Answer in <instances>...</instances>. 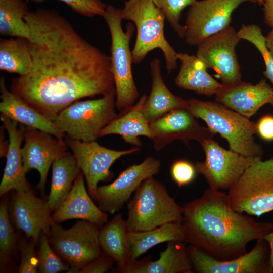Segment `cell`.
<instances>
[{"label": "cell", "instance_id": "6da1fadb", "mask_svg": "<svg viewBox=\"0 0 273 273\" xmlns=\"http://www.w3.org/2000/svg\"><path fill=\"white\" fill-rule=\"evenodd\" d=\"M24 20L32 65L28 74L12 79L11 92L53 122L81 99L115 94L110 56L57 11L38 9Z\"/></svg>", "mask_w": 273, "mask_h": 273}, {"label": "cell", "instance_id": "7a4b0ae2", "mask_svg": "<svg viewBox=\"0 0 273 273\" xmlns=\"http://www.w3.org/2000/svg\"><path fill=\"white\" fill-rule=\"evenodd\" d=\"M183 207L184 242L219 260L245 254L250 242L264 238L273 231V222H257L235 211L228 194L220 190L209 188Z\"/></svg>", "mask_w": 273, "mask_h": 273}, {"label": "cell", "instance_id": "3957f363", "mask_svg": "<svg viewBox=\"0 0 273 273\" xmlns=\"http://www.w3.org/2000/svg\"><path fill=\"white\" fill-rule=\"evenodd\" d=\"M188 109L228 142L230 150L247 157L262 159L263 150L255 141L256 123L218 102L191 98Z\"/></svg>", "mask_w": 273, "mask_h": 273}, {"label": "cell", "instance_id": "277c9868", "mask_svg": "<svg viewBox=\"0 0 273 273\" xmlns=\"http://www.w3.org/2000/svg\"><path fill=\"white\" fill-rule=\"evenodd\" d=\"M121 11L123 20L132 22L136 30L131 51L133 63L140 64L148 53L158 48L163 52L167 72L169 73L175 69L177 52L165 37V17L152 1L127 0Z\"/></svg>", "mask_w": 273, "mask_h": 273}, {"label": "cell", "instance_id": "5b68a950", "mask_svg": "<svg viewBox=\"0 0 273 273\" xmlns=\"http://www.w3.org/2000/svg\"><path fill=\"white\" fill-rule=\"evenodd\" d=\"M102 17L111 36L110 57L115 87V106L122 113L132 107L140 96L133 77V63L130 49L135 27L129 23L124 31L122 26L121 9L111 5H107Z\"/></svg>", "mask_w": 273, "mask_h": 273}, {"label": "cell", "instance_id": "8992f818", "mask_svg": "<svg viewBox=\"0 0 273 273\" xmlns=\"http://www.w3.org/2000/svg\"><path fill=\"white\" fill-rule=\"evenodd\" d=\"M126 223L129 231L150 230L164 224L181 222L183 207L153 176L145 179L127 204Z\"/></svg>", "mask_w": 273, "mask_h": 273}, {"label": "cell", "instance_id": "52a82bcc", "mask_svg": "<svg viewBox=\"0 0 273 273\" xmlns=\"http://www.w3.org/2000/svg\"><path fill=\"white\" fill-rule=\"evenodd\" d=\"M115 108V94L78 101L63 109L53 122L67 138L96 141L103 128L118 116Z\"/></svg>", "mask_w": 273, "mask_h": 273}, {"label": "cell", "instance_id": "ba28073f", "mask_svg": "<svg viewBox=\"0 0 273 273\" xmlns=\"http://www.w3.org/2000/svg\"><path fill=\"white\" fill-rule=\"evenodd\" d=\"M236 211L259 217L273 211V157L249 166L228 194Z\"/></svg>", "mask_w": 273, "mask_h": 273}, {"label": "cell", "instance_id": "9c48e42d", "mask_svg": "<svg viewBox=\"0 0 273 273\" xmlns=\"http://www.w3.org/2000/svg\"><path fill=\"white\" fill-rule=\"evenodd\" d=\"M99 233L96 224L80 220L67 230L53 222L48 237L55 252L71 266L67 272H79L102 253Z\"/></svg>", "mask_w": 273, "mask_h": 273}, {"label": "cell", "instance_id": "30bf717a", "mask_svg": "<svg viewBox=\"0 0 273 273\" xmlns=\"http://www.w3.org/2000/svg\"><path fill=\"white\" fill-rule=\"evenodd\" d=\"M201 145L205 159L196 162V171L204 177L209 188L215 190L229 189L249 166L262 159L245 157L230 149L226 150L213 138L204 141Z\"/></svg>", "mask_w": 273, "mask_h": 273}, {"label": "cell", "instance_id": "8fae6325", "mask_svg": "<svg viewBox=\"0 0 273 273\" xmlns=\"http://www.w3.org/2000/svg\"><path fill=\"white\" fill-rule=\"evenodd\" d=\"M247 2L256 3V0L196 1L190 7L184 25L186 43L197 46L230 26L233 12Z\"/></svg>", "mask_w": 273, "mask_h": 273}, {"label": "cell", "instance_id": "7c38bea8", "mask_svg": "<svg viewBox=\"0 0 273 273\" xmlns=\"http://www.w3.org/2000/svg\"><path fill=\"white\" fill-rule=\"evenodd\" d=\"M241 39L232 26L212 35L197 46L196 56L207 68L216 72V77L224 86L242 81V74L236 53Z\"/></svg>", "mask_w": 273, "mask_h": 273}, {"label": "cell", "instance_id": "4fadbf2b", "mask_svg": "<svg viewBox=\"0 0 273 273\" xmlns=\"http://www.w3.org/2000/svg\"><path fill=\"white\" fill-rule=\"evenodd\" d=\"M64 141L84 176L88 192L94 201L98 183L112 178L113 173L110 169L114 162L140 149L134 147L124 150H113L100 145L96 141L87 142L66 136Z\"/></svg>", "mask_w": 273, "mask_h": 273}, {"label": "cell", "instance_id": "5bb4252c", "mask_svg": "<svg viewBox=\"0 0 273 273\" xmlns=\"http://www.w3.org/2000/svg\"><path fill=\"white\" fill-rule=\"evenodd\" d=\"M187 250L193 272L197 273H272L270 248L264 239L256 240L249 252L229 260H219L200 248L189 245Z\"/></svg>", "mask_w": 273, "mask_h": 273}, {"label": "cell", "instance_id": "9a60e30c", "mask_svg": "<svg viewBox=\"0 0 273 273\" xmlns=\"http://www.w3.org/2000/svg\"><path fill=\"white\" fill-rule=\"evenodd\" d=\"M160 168L159 159L147 157L141 163L123 170L112 183L98 186L94 201L103 211L114 214L127 202L141 184L157 174Z\"/></svg>", "mask_w": 273, "mask_h": 273}, {"label": "cell", "instance_id": "2e32d148", "mask_svg": "<svg viewBox=\"0 0 273 273\" xmlns=\"http://www.w3.org/2000/svg\"><path fill=\"white\" fill-rule=\"evenodd\" d=\"M149 124L156 151L162 150L176 140L187 145L191 140L201 144L216 134L209 128L201 126L189 110L184 108L173 109Z\"/></svg>", "mask_w": 273, "mask_h": 273}, {"label": "cell", "instance_id": "e0dca14e", "mask_svg": "<svg viewBox=\"0 0 273 273\" xmlns=\"http://www.w3.org/2000/svg\"><path fill=\"white\" fill-rule=\"evenodd\" d=\"M8 210L13 224L24 232L27 238H32L38 242L42 232L49 235L54 222L47 199L37 197L31 190L13 191Z\"/></svg>", "mask_w": 273, "mask_h": 273}, {"label": "cell", "instance_id": "ac0fdd59", "mask_svg": "<svg viewBox=\"0 0 273 273\" xmlns=\"http://www.w3.org/2000/svg\"><path fill=\"white\" fill-rule=\"evenodd\" d=\"M24 141L21 148L24 171L26 173L32 169L37 170L40 174L37 188L43 194L50 166L56 159L68 153V147L64 140L27 126L25 128Z\"/></svg>", "mask_w": 273, "mask_h": 273}, {"label": "cell", "instance_id": "d6986e66", "mask_svg": "<svg viewBox=\"0 0 273 273\" xmlns=\"http://www.w3.org/2000/svg\"><path fill=\"white\" fill-rule=\"evenodd\" d=\"M216 100L250 119L263 105H273V87L265 79L256 84L242 81L222 86L216 94Z\"/></svg>", "mask_w": 273, "mask_h": 273}, {"label": "cell", "instance_id": "ffe728a7", "mask_svg": "<svg viewBox=\"0 0 273 273\" xmlns=\"http://www.w3.org/2000/svg\"><path fill=\"white\" fill-rule=\"evenodd\" d=\"M1 120L9 136L6 161L0 184L1 197L13 190L17 192L31 190L24 171L21 154V144L24 139V125L1 115Z\"/></svg>", "mask_w": 273, "mask_h": 273}, {"label": "cell", "instance_id": "44dd1931", "mask_svg": "<svg viewBox=\"0 0 273 273\" xmlns=\"http://www.w3.org/2000/svg\"><path fill=\"white\" fill-rule=\"evenodd\" d=\"M54 222L59 223L69 219H80L90 221L99 228L107 222L108 214L93 202L87 192L82 172L74 182L68 195L51 215Z\"/></svg>", "mask_w": 273, "mask_h": 273}, {"label": "cell", "instance_id": "7402d4cb", "mask_svg": "<svg viewBox=\"0 0 273 273\" xmlns=\"http://www.w3.org/2000/svg\"><path fill=\"white\" fill-rule=\"evenodd\" d=\"M120 273H192V263L185 243L182 241L167 242L159 258L152 261L150 256L136 259L127 264Z\"/></svg>", "mask_w": 273, "mask_h": 273}, {"label": "cell", "instance_id": "603a6c76", "mask_svg": "<svg viewBox=\"0 0 273 273\" xmlns=\"http://www.w3.org/2000/svg\"><path fill=\"white\" fill-rule=\"evenodd\" d=\"M0 92L1 114L19 124L49 133L61 140H64L65 135L57 128L53 121L7 89L3 77L0 79Z\"/></svg>", "mask_w": 273, "mask_h": 273}, {"label": "cell", "instance_id": "cb8c5ba5", "mask_svg": "<svg viewBox=\"0 0 273 273\" xmlns=\"http://www.w3.org/2000/svg\"><path fill=\"white\" fill-rule=\"evenodd\" d=\"M147 98L144 94L129 109L121 113L101 130L100 137L110 134H118L123 141L135 147L141 148L142 143L139 136L151 140L150 124L143 113V106Z\"/></svg>", "mask_w": 273, "mask_h": 273}, {"label": "cell", "instance_id": "d4e9b609", "mask_svg": "<svg viewBox=\"0 0 273 273\" xmlns=\"http://www.w3.org/2000/svg\"><path fill=\"white\" fill-rule=\"evenodd\" d=\"M150 66L151 88L143 108L144 114L149 123L173 109H188V100L173 94L165 84L161 74L159 59L154 58Z\"/></svg>", "mask_w": 273, "mask_h": 273}, {"label": "cell", "instance_id": "484cf974", "mask_svg": "<svg viewBox=\"0 0 273 273\" xmlns=\"http://www.w3.org/2000/svg\"><path fill=\"white\" fill-rule=\"evenodd\" d=\"M177 58L181 65L175 84L179 88L210 97L222 86L208 73L206 65L196 55L179 52Z\"/></svg>", "mask_w": 273, "mask_h": 273}, {"label": "cell", "instance_id": "4316f807", "mask_svg": "<svg viewBox=\"0 0 273 273\" xmlns=\"http://www.w3.org/2000/svg\"><path fill=\"white\" fill-rule=\"evenodd\" d=\"M121 213L115 215L99 229V240L102 252L112 257L119 272L127 264L129 256V233Z\"/></svg>", "mask_w": 273, "mask_h": 273}, {"label": "cell", "instance_id": "83f0119b", "mask_svg": "<svg viewBox=\"0 0 273 273\" xmlns=\"http://www.w3.org/2000/svg\"><path fill=\"white\" fill-rule=\"evenodd\" d=\"M52 166L51 188L47 198L51 212L55 211L63 202L81 172L73 155L69 152L56 159Z\"/></svg>", "mask_w": 273, "mask_h": 273}, {"label": "cell", "instance_id": "f1b7e54d", "mask_svg": "<svg viewBox=\"0 0 273 273\" xmlns=\"http://www.w3.org/2000/svg\"><path fill=\"white\" fill-rule=\"evenodd\" d=\"M128 238L129 256L127 264L159 244L184 240L183 228L179 222L167 223L148 231H130Z\"/></svg>", "mask_w": 273, "mask_h": 273}, {"label": "cell", "instance_id": "f546056e", "mask_svg": "<svg viewBox=\"0 0 273 273\" xmlns=\"http://www.w3.org/2000/svg\"><path fill=\"white\" fill-rule=\"evenodd\" d=\"M32 65L29 41L21 37L0 39V69L19 76L28 74Z\"/></svg>", "mask_w": 273, "mask_h": 273}, {"label": "cell", "instance_id": "4dcf8cb0", "mask_svg": "<svg viewBox=\"0 0 273 273\" xmlns=\"http://www.w3.org/2000/svg\"><path fill=\"white\" fill-rule=\"evenodd\" d=\"M29 12L24 0H0V35L28 39L29 28L24 18Z\"/></svg>", "mask_w": 273, "mask_h": 273}, {"label": "cell", "instance_id": "1f68e13d", "mask_svg": "<svg viewBox=\"0 0 273 273\" xmlns=\"http://www.w3.org/2000/svg\"><path fill=\"white\" fill-rule=\"evenodd\" d=\"M0 203V268L1 272L13 268V258L16 255L18 238L9 213L7 194L3 195Z\"/></svg>", "mask_w": 273, "mask_h": 273}, {"label": "cell", "instance_id": "d6a6232c", "mask_svg": "<svg viewBox=\"0 0 273 273\" xmlns=\"http://www.w3.org/2000/svg\"><path fill=\"white\" fill-rule=\"evenodd\" d=\"M38 271L40 273H58L70 269L66 263L54 250L47 235L42 232L37 244Z\"/></svg>", "mask_w": 273, "mask_h": 273}, {"label": "cell", "instance_id": "836d02e7", "mask_svg": "<svg viewBox=\"0 0 273 273\" xmlns=\"http://www.w3.org/2000/svg\"><path fill=\"white\" fill-rule=\"evenodd\" d=\"M241 39H244L253 44L259 51L265 65L263 74L270 80L273 86V57L265 43V37L263 36L260 27L255 24H242L237 31Z\"/></svg>", "mask_w": 273, "mask_h": 273}, {"label": "cell", "instance_id": "e575fe53", "mask_svg": "<svg viewBox=\"0 0 273 273\" xmlns=\"http://www.w3.org/2000/svg\"><path fill=\"white\" fill-rule=\"evenodd\" d=\"M163 12L166 19L178 36L184 38L185 27L180 23L183 10L197 0H152Z\"/></svg>", "mask_w": 273, "mask_h": 273}, {"label": "cell", "instance_id": "d590c367", "mask_svg": "<svg viewBox=\"0 0 273 273\" xmlns=\"http://www.w3.org/2000/svg\"><path fill=\"white\" fill-rule=\"evenodd\" d=\"M38 242L32 238L18 239V248L20 255L19 273L38 272V259L36 247Z\"/></svg>", "mask_w": 273, "mask_h": 273}, {"label": "cell", "instance_id": "8d00e7d4", "mask_svg": "<svg viewBox=\"0 0 273 273\" xmlns=\"http://www.w3.org/2000/svg\"><path fill=\"white\" fill-rule=\"evenodd\" d=\"M42 3L46 0H30ZM65 3L75 12L83 16L92 17L104 14L107 5L101 0H57Z\"/></svg>", "mask_w": 273, "mask_h": 273}, {"label": "cell", "instance_id": "74e56055", "mask_svg": "<svg viewBox=\"0 0 273 273\" xmlns=\"http://www.w3.org/2000/svg\"><path fill=\"white\" fill-rule=\"evenodd\" d=\"M197 173L195 165L186 160L175 161L170 168L171 176L179 187L192 183L195 179Z\"/></svg>", "mask_w": 273, "mask_h": 273}, {"label": "cell", "instance_id": "f35d334b", "mask_svg": "<svg viewBox=\"0 0 273 273\" xmlns=\"http://www.w3.org/2000/svg\"><path fill=\"white\" fill-rule=\"evenodd\" d=\"M115 260L110 256L102 252L97 258L82 268L79 273H105L113 266Z\"/></svg>", "mask_w": 273, "mask_h": 273}, {"label": "cell", "instance_id": "ab89813d", "mask_svg": "<svg viewBox=\"0 0 273 273\" xmlns=\"http://www.w3.org/2000/svg\"><path fill=\"white\" fill-rule=\"evenodd\" d=\"M257 133L263 140L273 141V116L262 117L256 123Z\"/></svg>", "mask_w": 273, "mask_h": 273}, {"label": "cell", "instance_id": "60d3db41", "mask_svg": "<svg viewBox=\"0 0 273 273\" xmlns=\"http://www.w3.org/2000/svg\"><path fill=\"white\" fill-rule=\"evenodd\" d=\"M263 5L264 22L273 29V0H267Z\"/></svg>", "mask_w": 273, "mask_h": 273}, {"label": "cell", "instance_id": "b9f144b4", "mask_svg": "<svg viewBox=\"0 0 273 273\" xmlns=\"http://www.w3.org/2000/svg\"><path fill=\"white\" fill-rule=\"evenodd\" d=\"M264 239L268 242L270 248L269 262L272 272L273 273V231L265 235Z\"/></svg>", "mask_w": 273, "mask_h": 273}, {"label": "cell", "instance_id": "7bdbcfd3", "mask_svg": "<svg viewBox=\"0 0 273 273\" xmlns=\"http://www.w3.org/2000/svg\"><path fill=\"white\" fill-rule=\"evenodd\" d=\"M265 43L271 55L273 57V29L265 37Z\"/></svg>", "mask_w": 273, "mask_h": 273}, {"label": "cell", "instance_id": "ee69618b", "mask_svg": "<svg viewBox=\"0 0 273 273\" xmlns=\"http://www.w3.org/2000/svg\"><path fill=\"white\" fill-rule=\"evenodd\" d=\"M267 0H256V3H258L260 4H263V3Z\"/></svg>", "mask_w": 273, "mask_h": 273}]
</instances>
